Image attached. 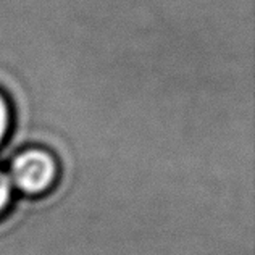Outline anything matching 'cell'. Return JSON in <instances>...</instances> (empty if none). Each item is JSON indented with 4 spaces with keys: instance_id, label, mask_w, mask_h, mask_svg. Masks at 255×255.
Masks as SVG:
<instances>
[{
    "instance_id": "obj_1",
    "label": "cell",
    "mask_w": 255,
    "mask_h": 255,
    "mask_svg": "<svg viewBox=\"0 0 255 255\" xmlns=\"http://www.w3.org/2000/svg\"><path fill=\"white\" fill-rule=\"evenodd\" d=\"M60 166L53 153L42 147L18 152L10 163L11 186L26 196H42L57 183Z\"/></svg>"
},
{
    "instance_id": "obj_3",
    "label": "cell",
    "mask_w": 255,
    "mask_h": 255,
    "mask_svg": "<svg viewBox=\"0 0 255 255\" xmlns=\"http://www.w3.org/2000/svg\"><path fill=\"white\" fill-rule=\"evenodd\" d=\"M13 199V186L8 178V173L0 168V217L10 209Z\"/></svg>"
},
{
    "instance_id": "obj_2",
    "label": "cell",
    "mask_w": 255,
    "mask_h": 255,
    "mask_svg": "<svg viewBox=\"0 0 255 255\" xmlns=\"http://www.w3.org/2000/svg\"><path fill=\"white\" fill-rule=\"evenodd\" d=\"M11 129V107L2 92H0V145L5 142Z\"/></svg>"
}]
</instances>
